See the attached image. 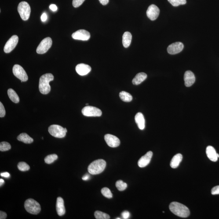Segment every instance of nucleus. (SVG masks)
I'll return each instance as SVG.
<instances>
[{"instance_id": "obj_1", "label": "nucleus", "mask_w": 219, "mask_h": 219, "mask_svg": "<svg viewBox=\"0 0 219 219\" xmlns=\"http://www.w3.org/2000/svg\"><path fill=\"white\" fill-rule=\"evenodd\" d=\"M170 211L175 215L181 217H187L189 216V209L185 205L176 202H171L169 205Z\"/></svg>"}, {"instance_id": "obj_2", "label": "nucleus", "mask_w": 219, "mask_h": 219, "mask_svg": "<svg viewBox=\"0 0 219 219\" xmlns=\"http://www.w3.org/2000/svg\"><path fill=\"white\" fill-rule=\"evenodd\" d=\"M54 79L52 74L48 73L42 75L40 78L39 88L40 92L43 94H47L50 91L51 87L50 82Z\"/></svg>"}, {"instance_id": "obj_3", "label": "nucleus", "mask_w": 219, "mask_h": 219, "mask_svg": "<svg viewBox=\"0 0 219 219\" xmlns=\"http://www.w3.org/2000/svg\"><path fill=\"white\" fill-rule=\"evenodd\" d=\"M106 164V162L104 159H97L92 162L88 166V172L93 175L100 174L105 169Z\"/></svg>"}, {"instance_id": "obj_4", "label": "nucleus", "mask_w": 219, "mask_h": 219, "mask_svg": "<svg viewBox=\"0 0 219 219\" xmlns=\"http://www.w3.org/2000/svg\"><path fill=\"white\" fill-rule=\"evenodd\" d=\"M24 206L26 211L32 214H38L41 211L40 205L38 202L32 198L26 201Z\"/></svg>"}, {"instance_id": "obj_5", "label": "nucleus", "mask_w": 219, "mask_h": 219, "mask_svg": "<svg viewBox=\"0 0 219 219\" xmlns=\"http://www.w3.org/2000/svg\"><path fill=\"white\" fill-rule=\"evenodd\" d=\"M18 12L22 20L27 21L30 17L31 9L28 3L23 1L19 4L18 7Z\"/></svg>"}, {"instance_id": "obj_6", "label": "nucleus", "mask_w": 219, "mask_h": 219, "mask_svg": "<svg viewBox=\"0 0 219 219\" xmlns=\"http://www.w3.org/2000/svg\"><path fill=\"white\" fill-rule=\"evenodd\" d=\"M49 132L54 137L58 138H63L65 136L67 132L66 128H63L60 125H52L49 128Z\"/></svg>"}, {"instance_id": "obj_7", "label": "nucleus", "mask_w": 219, "mask_h": 219, "mask_svg": "<svg viewBox=\"0 0 219 219\" xmlns=\"http://www.w3.org/2000/svg\"><path fill=\"white\" fill-rule=\"evenodd\" d=\"M52 43L51 38L50 37L44 39L37 48L36 50L37 53L39 54H43L46 53L51 47Z\"/></svg>"}, {"instance_id": "obj_8", "label": "nucleus", "mask_w": 219, "mask_h": 219, "mask_svg": "<svg viewBox=\"0 0 219 219\" xmlns=\"http://www.w3.org/2000/svg\"><path fill=\"white\" fill-rule=\"evenodd\" d=\"M13 74L22 82L28 81V76L23 67L19 65H15L13 67Z\"/></svg>"}, {"instance_id": "obj_9", "label": "nucleus", "mask_w": 219, "mask_h": 219, "mask_svg": "<svg viewBox=\"0 0 219 219\" xmlns=\"http://www.w3.org/2000/svg\"><path fill=\"white\" fill-rule=\"evenodd\" d=\"M82 114L86 117H100L102 112L100 109L92 106H86L82 110Z\"/></svg>"}, {"instance_id": "obj_10", "label": "nucleus", "mask_w": 219, "mask_h": 219, "mask_svg": "<svg viewBox=\"0 0 219 219\" xmlns=\"http://www.w3.org/2000/svg\"><path fill=\"white\" fill-rule=\"evenodd\" d=\"M18 42V37L17 35L12 36L7 42L4 46V51L6 53H9L16 47Z\"/></svg>"}, {"instance_id": "obj_11", "label": "nucleus", "mask_w": 219, "mask_h": 219, "mask_svg": "<svg viewBox=\"0 0 219 219\" xmlns=\"http://www.w3.org/2000/svg\"><path fill=\"white\" fill-rule=\"evenodd\" d=\"M71 36L74 39L87 41L90 38L91 35L90 33L86 30L81 29L73 33Z\"/></svg>"}, {"instance_id": "obj_12", "label": "nucleus", "mask_w": 219, "mask_h": 219, "mask_svg": "<svg viewBox=\"0 0 219 219\" xmlns=\"http://www.w3.org/2000/svg\"><path fill=\"white\" fill-rule=\"evenodd\" d=\"M159 9L156 5H150L147 11V17L151 20L154 21L156 20L159 14Z\"/></svg>"}, {"instance_id": "obj_13", "label": "nucleus", "mask_w": 219, "mask_h": 219, "mask_svg": "<svg viewBox=\"0 0 219 219\" xmlns=\"http://www.w3.org/2000/svg\"><path fill=\"white\" fill-rule=\"evenodd\" d=\"M184 48V45L182 43L175 42L168 46L167 52L170 55H175L181 52Z\"/></svg>"}, {"instance_id": "obj_14", "label": "nucleus", "mask_w": 219, "mask_h": 219, "mask_svg": "<svg viewBox=\"0 0 219 219\" xmlns=\"http://www.w3.org/2000/svg\"><path fill=\"white\" fill-rule=\"evenodd\" d=\"M105 140L107 144L111 147L115 148L119 146L120 144L119 139L112 135L107 134L104 136Z\"/></svg>"}, {"instance_id": "obj_15", "label": "nucleus", "mask_w": 219, "mask_h": 219, "mask_svg": "<svg viewBox=\"0 0 219 219\" xmlns=\"http://www.w3.org/2000/svg\"><path fill=\"white\" fill-rule=\"evenodd\" d=\"M153 156V152L149 151L141 157L138 161V166L140 168H144L149 164Z\"/></svg>"}, {"instance_id": "obj_16", "label": "nucleus", "mask_w": 219, "mask_h": 219, "mask_svg": "<svg viewBox=\"0 0 219 219\" xmlns=\"http://www.w3.org/2000/svg\"><path fill=\"white\" fill-rule=\"evenodd\" d=\"M184 80L185 85L187 87L192 86L195 82V74L191 71H187L184 74Z\"/></svg>"}, {"instance_id": "obj_17", "label": "nucleus", "mask_w": 219, "mask_h": 219, "mask_svg": "<svg viewBox=\"0 0 219 219\" xmlns=\"http://www.w3.org/2000/svg\"><path fill=\"white\" fill-rule=\"evenodd\" d=\"M91 68L90 66L88 65L81 63L78 64L76 67V70L77 73L81 76L87 75L90 72Z\"/></svg>"}, {"instance_id": "obj_18", "label": "nucleus", "mask_w": 219, "mask_h": 219, "mask_svg": "<svg viewBox=\"0 0 219 219\" xmlns=\"http://www.w3.org/2000/svg\"><path fill=\"white\" fill-rule=\"evenodd\" d=\"M56 210L59 216H62L65 214V209L64 206V201L60 197H58L56 200Z\"/></svg>"}, {"instance_id": "obj_19", "label": "nucleus", "mask_w": 219, "mask_h": 219, "mask_svg": "<svg viewBox=\"0 0 219 219\" xmlns=\"http://www.w3.org/2000/svg\"><path fill=\"white\" fill-rule=\"evenodd\" d=\"M206 155L209 159L212 162H216L217 161L218 158L216 150L211 146H208L206 149Z\"/></svg>"}, {"instance_id": "obj_20", "label": "nucleus", "mask_w": 219, "mask_h": 219, "mask_svg": "<svg viewBox=\"0 0 219 219\" xmlns=\"http://www.w3.org/2000/svg\"><path fill=\"white\" fill-rule=\"evenodd\" d=\"M135 121L137 124L138 127L141 130H143L145 128V119L144 116L141 112H138L135 116Z\"/></svg>"}, {"instance_id": "obj_21", "label": "nucleus", "mask_w": 219, "mask_h": 219, "mask_svg": "<svg viewBox=\"0 0 219 219\" xmlns=\"http://www.w3.org/2000/svg\"><path fill=\"white\" fill-rule=\"evenodd\" d=\"M183 156L181 154H179L175 155L172 158L170 163L171 167L173 169H176L178 167L182 160Z\"/></svg>"}, {"instance_id": "obj_22", "label": "nucleus", "mask_w": 219, "mask_h": 219, "mask_svg": "<svg viewBox=\"0 0 219 219\" xmlns=\"http://www.w3.org/2000/svg\"><path fill=\"white\" fill-rule=\"evenodd\" d=\"M147 75L143 72L139 73L136 75L132 80V83L134 85H138L145 81L147 78Z\"/></svg>"}, {"instance_id": "obj_23", "label": "nucleus", "mask_w": 219, "mask_h": 219, "mask_svg": "<svg viewBox=\"0 0 219 219\" xmlns=\"http://www.w3.org/2000/svg\"><path fill=\"white\" fill-rule=\"evenodd\" d=\"M132 35L130 32L127 31L124 33L123 36L122 42L123 46L125 48L129 47L131 43Z\"/></svg>"}, {"instance_id": "obj_24", "label": "nucleus", "mask_w": 219, "mask_h": 219, "mask_svg": "<svg viewBox=\"0 0 219 219\" xmlns=\"http://www.w3.org/2000/svg\"><path fill=\"white\" fill-rule=\"evenodd\" d=\"M17 139L19 141L26 144H31L34 142V139L25 133H22L19 135L17 137Z\"/></svg>"}, {"instance_id": "obj_25", "label": "nucleus", "mask_w": 219, "mask_h": 219, "mask_svg": "<svg viewBox=\"0 0 219 219\" xmlns=\"http://www.w3.org/2000/svg\"><path fill=\"white\" fill-rule=\"evenodd\" d=\"M8 96L13 102L18 103L20 101V99L17 93L13 89H9L8 91Z\"/></svg>"}, {"instance_id": "obj_26", "label": "nucleus", "mask_w": 219, "mask_h": 219, "mask_svg": "<svg viewBox=\"0 0 219 219\" xmlns=\"http://www.w3.org/2000/svg\"><path fill=\"white\" fill-rule=\"evenodd\" d=\"M119 97L123 101L128 102L132 101V96L128 92L123 91L119 93Z\"/></svg>"}, {"instance_id": "obj_27", "label": "nucleus", "mask_w": 219, "mask_h": 219, "mask_svg": "<svg viewBox=\"0 0 219 219\" xmlns=\"http://www.w3.org/2000/svg\"><path fill=\"white\" fill-rule=\"evenodd\" d=\"M94 216L97 219H109L110 218V216L107 213L97 211L95 212Z\"/></svg>"}, {"instance_id": "obj_28", "label": "nucleus", "mask_w": 219, "mask_h": 219, "mask_svg": "<svg viewBox=\"0 0 219 219\" xmlns=\"http://www.w3.org/2000/svg\"><path fill=\"white\" fill-rule=\"evenodd\" d=\"M116 186L120 191L124 190L127 188V184L123 182L122 180H118L116 183Z\"/></svg>"}, {"instance_id": "obj_29", "label": "nucleus", "mask_w": 219, "mask_h": 219, "mask_svg": "<svg viewBox=\"0 0 219 219\" xmlns=\"http://www.w3.org/2000/svg\"><path fill=\"white\" fill-rule=\"evenodd\" d=\"M58 159V156L56 154H53L47 156L45 158L44 161L45 163L50 164L53 163L55 161Z\"/></svg>"}, {"instance_id": "obj_30", "label": "nucleus", "mask_w": 219, "mask_h": 219, "mask_svg": "<svg viewBox=\"0 0 219 219\" xmlns=\"http://www.w3.org/2000/svg\"><path fill=\"white\" fill-rule=\"evenodd\" d=\"M18 169L21 171L25 172L30 169V166L25 162H20L18 164Z\"/></svg>"}, {"instance_id": "obj_31", "label": "nucleus", "mask_w": 219, "mask_h": 219, "mask_svg": "<svg viewBox=\"0 0 219 219\" xmlns=\"http://www.w3.org/2000/svg\"><path fill=\"white\" fill-rule=\"evenodd\" d=\"M173 6L177 7L186 3V0H168Z\"/></svg>"}, {"instance_id": "obj_32", "label": "nucleus", "mask_w": 219, "mask_h": 219, "mask_svg": "<svg viewBox=\"0 0 219 219\" xmlns=\"http://www.w3.org/2000/svg\"><path fill=\"white\" fill-rule=\"evenodd\" d=\"M11 149V146L9 143L6 142H2L0 143V151H7Z\"/></svg>"}, {"instance_id": "obj_33", "label": "nucleus", "mask_w": 219, "mask_h": 219, "mask_svg": "<svg viewBox=\"0 0 219 219\" xmlns=\"http://www.w3.org/2000/svg\"><path fill=\"white\" fill-rule=\"evenodd\" d=\"M102 194L106 198H111L112 197V194L109 189L107 188H104L101 190Z\"/></svg>"}, {"instance_id": "obj_34", "label": "nucleus", "mask_w": 219, "mask_h": 219, "mask_svg": "<svg viewBox=\"0 0 219 219\" xmlns=\"http://www.w3.org/2000/svg\"><path fill=\"white\" fill-rule=\"evenodd\" d=\"M85 1V0H73V6L75 8L79 7Z\"/></svg>"}, {"instance_id": "obj_35", "label": "nucleus", "mask_w": 219, "mask_h": 219, "mask_svg": "<svg viewBox=\"0 0 219 219\" xmlns=\"http://www.w3.org/2000/svg\"><path fill=\"white\" fill-rule=\"evenodd\" d=\"M6 114V112L2 103L0 102V117H3Z\"/></svg>"}, {"instance_id": "obj_36", "label": "nucleus", "mask_w": 219, "mask_h": 219, "mask_svg": "<svg viewBox=\"0 0 219 219\" xmlns=\"http://www.w3.org/2000/svg\"><path fill=\"white\" fill-rule=\"evenodd\" d=\"M211 191L212 195H219V185L213 187Z\"/></svg>"}, {"instance_id": "obj_37", "label": "nucleus", "mask_w": 219, "mask_h": 219, "mask_svg": "<svg viewBox=\"0 0 219 219\" xmlns=\"http://www.w3.org/2000/svg\"><path fill=\"white\" fill-rule=\"evenodd\" d=\"M122 216L123 218L124 219H127L129 218L130 216V213L128 211H124L122 213Z\"/></svg>"}, {"instance_id": "obj_38", "label": "nucleus", "mask_w": 219, "mask_h": 219, "mask_svg": "<svg viewBox=\"0 0 219 219\" xmlns=\"http://www.w3.org/2000/svg\"><path fill=\"white\" fill-rule=\"evenodd\" d=\"M7 216V213L5 212L2 211H0V219H6Z\"/></svg>"}, {"instance_id": "obj_39", "label": "nucleus", "mask_w": 219, "mask_h": 219, "mask_svg": "<svg viewBox=\"0 0 219 219\" xmlns=\"http://www.w3.org/2000/svg\"><path fill=\"white\" fill-rule=\"evenodd\" d=\"M50 9L53 12H55L57 10V7L55 4H52L50 6Z\"/></svg>"}, {"instance_id": "obj_40", "label": "nucleus", "mask_w": 219, "mask_h": 219, "mask_svg": "<svg viewBox=\"0 0 219 219\" xmlns=\"http://www.w3.org/2000/svg\"><path fill=\"white\" fill-rule=\"evenodd\" d=\"M41 19L42 22H45L46 21L47 19V16L46 13H43L42 16H41Z\"/></svg>"}, {"instance_id": "obj_41", "label": "nucleus", "mask_w": 219, "mask_h": 219, "mask_svg": "<svg viewBox=\"0 0 219 219\" xmlns=\"http://www.w3.org/2000/svg\"><path fill=\"white\" fill-rule=\"evenodd\" d=\"M99 1L102 5H105L108 3L109 0H99Z\"/></svg>"}, {"instance_id": "obj_42", "label": "nucleus", "mask_w": 219, "mask_h": 219, "mask_svg": "<svg viewBox=\"0 0 219 219\" xmlns=\"http://www.w3.org/2000/svg\"><path fill=\"white\" fill-rule=\"evenodd\" d=\"M1 175L2 176V177L8 178L9 177V176H10V175H9V173H8V172H5V173H1Z\"/></svg>"}, {"instance_id": "obj_43", "label": "nucleus", "mask_w": 219, "mask_h": 219, "mask_svg": "<svg viewBox=\"0 0 219 219\" xmlns=\"http://www.w3.org/2000/svg\"><path fill=\"white\" fill-rule=\"evenodd\" d=\"M89 178H90V176H89V175L86 174L82 177V180H84V181H86V180H89Z\"/></svg>"}, {"instance_id": "obj_44", "label": "nucleus", "mask_w": 219, "mask_h": 219, "mask_svg": "<svg viewBox=\"0 0 219 219\" xmlns=\"http://www.w3.org/2000/svg\"><path fill=\"white\" fill-rule=\"evenodd\" d=\"M0 183H1V186L4 183V181L3 179H0Z\"/></svg>"}, {"instance_id": "obj_45", "label": "nucleus", "mask_w": 219, "mask_h": 219, "mask_svg": "<svg viewBox=\"0 0 219 219\" xmlns=\"http://www.w3.org/2000/svg\"><path fill=\"white\" fill-rule=\"evenodd\" d=\"M217 158H219V155L218 154H217Z\"/></svg>"}, {"instance_id": "obj_46", "label": "nucleus", "mask_w": 219, "mask_h": 219, "mask_svg": "<svg viewBox=\"0 0 219 219\" xmlns=\"http://www.w3.org/2000/svg\"><path fill=\"white\" fill-rule=\"evenodd\" d=\"M88 105H89V104H86V106H88Z\"/></svg>"}, {"instance_id": "obj_47", "label": "nucleus", "mask_w": 219, "mask_h": 219, "mask_svg": "<svg viewBox=\"0 0 219 219\" xmlns=\"http://www.w3.org/2000/svg\"><path fill=\"white\" fill-rule=\"evenodd\" d=\"M116 219H120V218H117Z\"/></svg>"}]
</instances>
